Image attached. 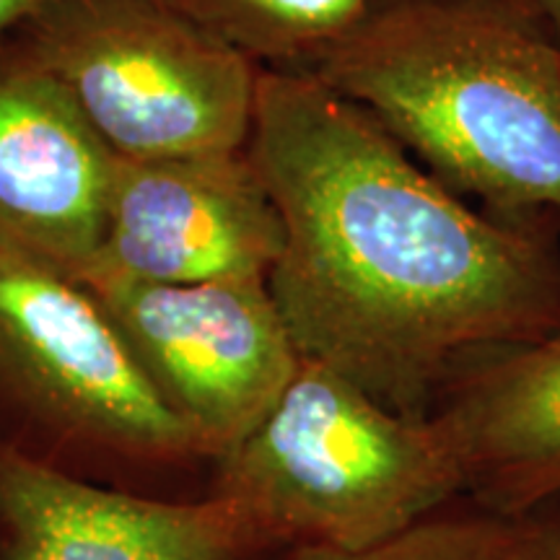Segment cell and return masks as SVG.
<instances>
[{
	"label": "cell",
	"instance_id": "obj_11",
	"mask_svg": "<svg viewBox=\"0 0 560 560\" xmlns=\"http://www.w3.org/2000/svg\"><path fill=\"white\" fill-rule=\"evenodd\" d=\"M262 68L312 70L374 0H166Z\"/></svg>",
	"mask_w": 560,
	"mask_h": 560
},
{
	"label": "cell",
	"instance_id": "obj_10",
	"mask_svg": "<svg viewBox=\"0 0 560 560\" xmlns=\"http://www.w3.org/2000/svg\"><path fill=\"white\" fill-rule=\"evenodd\" d=\"M457 450L467 499L527 516L560 499V330L480 355L433 405Z\"/></svg>",
	"mask_w": 560,
	"mask_h": 560
},
{
	"label": "cell",
	"instance_id": "obj_5",
	"mask_svg": "<svg viewBox=\"0 0 560 560\" xmlns=\"http://www.w3.org/2000/svg\"><path fill=\"white\" fill-rule=\"evenodd\" d=\"M11 34L117 159L247 149L262 66L166 0H50Z\"/></svg>",
	"mask_w": 560,
	"mask_h": 560
},
{
	"label": "cell",
	"instance_id": "obj_2",
	"mask_svg": "<svg viewBox=\"0 0 560 560\" xmlns=\"http://www.w3.org/2000/svg\"><path fill=\"white\" fill-rule=\"evenodd\" d=\"M310 73L493 219H560V42L529 0H374Z\"/></svg>",
	"mask_w": 560,
	"mask_h": 560
},
{
	"label": "cell",
	"instance_id": "obj_15",
	"mask_svg": "<svg viewBox=\"0 0 560 560\" xmlns=\"http://www.w3.org/2000/svg\"><path fill=\"white\" fill-rule=\"evenodd\" d=\"M529 5L540 13V19L548 24L552 37L560 42V0H529Z\"/></svg>",
	"mask_w": 560,
	"mask_h": 560
},
{
	"label": "cell",
	"instance_id": "obj_13",
	"mask_svg": "<svg viewBox=\"0 0 560 560\" xmlns=\"http://www.w3.org/2000/svg\"><path fill=\"white\" fill-rule=\"evenodd\" d=\"M527 516L535 535L537 560H560V499Z\"/></svg>",
	"mask_w": 560,
	"mask_h": 560
},
{
	"label": "cell",
	"instance_id": "obj_7",
	"mask_svg": "<svg viewBox=\"0 0 560 560\" xmlns=\"http://www.w3.org/2000/svg\"><path fill=\"white\" fill-rule=\"evenodd\" d=\"M283 223L247 149L166 159H117L102 242L81 285L268 278Z\"/></svg>",
	"mask_w": 560,
	"mask_h": 560
},
{
	"label": "cell",
	"instance_id": "obj_3",
	"mask_svg": "<svg viewBox=\"0 0 560 560\" xmlns=\"http://www.w3.org/2000/svg\"><path fill=\"white\" fill-rule=\"evenodd\" d=\"M0 446L94 486L190 501L192 433L153 395L94 296L0 244ZM208 495V493H206Z\"/></svg>",
	"mask_w": 560,
	"mask_h": 560
},
{
	"label": "cell",
	"instance_id": "obj_9",
	"mask_svg": "<svg viewBox=\"0 0 560 560\" xmlns=\"http://www.w3.org/2000/svg\"><path fill=\"white\" fill-rule=\"evenodd\" d=\"M272 545L234 501L145 499L0 446V560H260Z\"/></svg>",
	"mask_w": 560,
	"mask_h": 560
},
{
	"label": "cell",
	"instance_id": "obj_14",
	"mask_svg": "<svg viewBox=\"0 0 560 560\" xmlns=\"http://www.w3.org/2000/svg\"><path fill=\"white\" fill-rule=\"evenodd\" d=\"M50 0H0V37L11 34L19 24H24L32 13H37L39 9Z\"/></svg>",
	"mask_w": 560,
	"mask_h": 560
},
{
	"label": "cell",
	"instance_id": "obj_6",
	"mask_svg": "<svg viewBox=\"0 0 560 560\" xmlns=\"http://www.w3.org/2000/svg\"><path fill=\"white\" fill-rule=\"evenodd\" d=\"M153 395L192 433L210 465L234 452L272 410L301 353L268 278L83 285Z\"/></svg>",
	"mask_w": 560,
	"mask_h": 560
},
{
	"label": "cell",
	"instance_id": "obj_4",
	"mask_svg": "<svg viewBox=\"0 0 560 560\" xmlns=\"http://www.w3.org/2000/svg\"><path fill=\"white\" fill-rule=\"evenodd\" d=\"M210 475L208 493L234 501L272 550H361L467 499L457 450L431 412L389 410L310 359Z\"/></svg>",
	"mask_w": 560,
	"mask_h": 560
},
{
	"label": "cell",
	"instance_id": "obj_12",
	"mask_svg": "<svg viewBox=\"0 0 560 560\" xmlns=\"http://www.w3.org/2000/svg\"><path fill=\"white\" fill-rule=\"evenodd\" d=\"M276 560H537L529 516H509L459 499L412 527L361 550L293 545Z\"/></svg>",
	"mask_w": 560,
	"mask_h": 560
},
{
	"label": "cell",
	"instance_id": "obj_8",
	"mask_svg": "<svg viewBox=\"0 0 560 560\" xmlns=\"http://www.w3.org/2000/svg\"><path fill=\"white\" fill-rule=\"evenodd\" d=\"M117 156L13 34L0 37V244L81 283Z\"/></svg>",
	"mask_w": 560,
	"mask_h": 560
},
{
	"label": "cell",
	"instance_id": "obj_1",
	"mask_svg": "<svg viewBox=\"0 0 560 560\" xmlns=\"http://www.w3.org/2000/svg\"><path fill=\"white\" fill-rule=\"evenodd\" d=\"M247 153L283 223L270 296L301 359L429 416L462 366L560 330V255L467 206L310 70L262 68Z\"/></svg>",
	"mask_w": 560,
	"mask_h": 560
}]
</instances>
